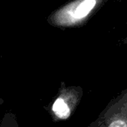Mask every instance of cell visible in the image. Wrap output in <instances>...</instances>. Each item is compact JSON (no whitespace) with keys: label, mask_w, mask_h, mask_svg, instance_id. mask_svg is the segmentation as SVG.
<instances>
[{"label":"cell","mask_w":127,"mask_h":127,"mask_svg":"<svg viewBox=\"0 0 127 127\" xmlns=\"http://www.w3.org/2000/svg\"><path fill=\"white\" fill-rule=\"evenodd\" d=\"M114 116L110 118L109 127H127V89L117 100Z\"/></svg>","instance_id":"6da1fadb"},{"label":"cell","mask_w":127,"mask_h":127,"mask_svg":"<svg viewBox=\"0 0 127 127\" xmlns=\"http://www.w3.org/2000/svg\"><path fill=\"white\" fill-rule=\"evenodd\" d=\"M96 4H97V0H84L77 8L75 15L78 18H85L92 11Z\"/></svg>","instance_id":"7a4b0ae2"},{"label":"cell","mask_w":127,"mask_h":127,"mask_svg":"<svg viewBox=\"0 0 127 127\" xmlns=\"http://www.w3.org/2000/svg\"><path fill=\"white\" fill-rule=\"evenodd\" d=\"M53 111L58 117L66 118L70 115V109L63 98H58L53 104Z\"/></svg>","instance_id":"3957f363"},{"label":"cell","mask_w":127,"mask_h":127,"mask_svg":"<svg viewBox=\"0 0 127 127\" xmlns=\"http://www.w3.org/2000/svg\"><path fill=\"white\" fill-rule=\"evenodd\" d=\"M124 42L125 43V44H127V35L125 36V39H124Z\"/></svg>","instance_id":"277c9868"}]
</instances>
